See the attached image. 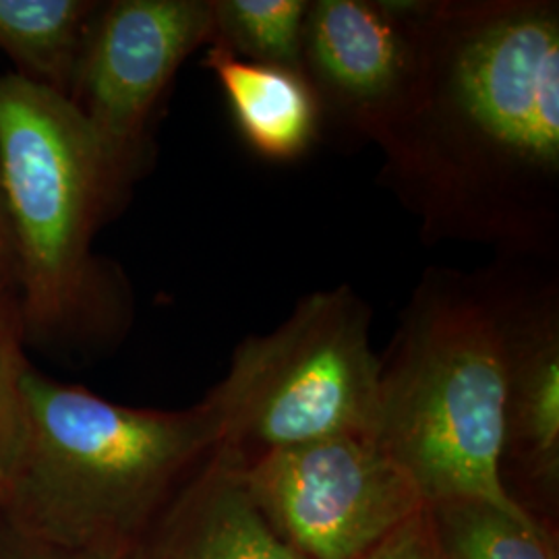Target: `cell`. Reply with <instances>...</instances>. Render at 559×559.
Masks as SVG:
<instances>
[{"label": "cell", "instance_id": "cell-1", "mask_svg": "<svg viewBox=\"0 0 559 559\" xmlns=\"http://www.w3.org/2000/svg\"><path fill=\"white\" fill-rule=\"evenodd\" d=\"M415 48L373 143L427 242L551 261L559 245V4L399 0Z\"/></svg>", "mask_w": 559, "mask_h": 559}, {"label": "cell", "instance_id": "cell-2", "mask_svg": "<svg viewBox=\"0 0 559 559\" xmlns=\"http://www.w3.org/2000/svg\"><path fill=\"white\" fill-rule=\"evenodd\" d=\"M21 441L0 483V522L29 539L127 558L221 441L207 399L133 408L87 388L21 381Z\"/></svg>", "mask_w": 559, "mask_h": 559}, {"label": "cell", "instance_id": "cell-3", "mask_svg": "<svg viewBox=\"0 0 559 559\" xmlns=\"http://www.w3.org/2000/svg\"><path fill=\"white\" fill-rule=\"evenodd\" d=\"M506 348L496 286L480 272L429 270L381 359L376 440L423 500H473L524 514L506 487Z\"/></svg>", "mask_w": 559, "mask_h": 559}, {"label": "cell", "instance_id": "cell-4", "mask_svg": "<svg viewBox=\"0 0 559 559\" xmlns=\"http://www.w3.org/2000/svg\"><path fill=\"white\" fill-rule=\"evenodd\" d=\"M122 191L73 102L17 73L0 75V198L25 330L59 334L92 311L90 245Z\"/></svg>", "mask_w": 559, "mask_h": 559}, {"label": "cell", "instance_id": "cell-5", "mask_svg": "<svg viewBox=\"0 0 559 559\" xmlns=\"http://www.w3.org/2000/svg\"><path fill=\"white\" fill-rule=\"evenodd\" d=\"M381 359L371 309L348 286L316 290L270 334L242 340L205 396L221 419L218 450L247 466L332 438H373Z\"/></svg>", "mask_w": 559, "mask_h": 559}, {"label": "cell", "instance_id": "cell-6", "mask_svg": "<svg viewBox=\"0 0 559 559\" xmlns=\"http://www.w3.org/2000/svg\"><path fill=\"white\" fill-rule=\"evenodd\" d=\"M263 519L305 559H357L427 506L373 438H332L240 466Z\"/></svg>", "mask_w": 559, "mask_h": 559}, {"label": "cell", "instance_id": "cell-7", "mask_svg": "<svg viewBox=\"0 0 559 559\" xmlns=\"http://www.w3.org/2000/svg\"><path fill=\"white\" fill-rule=\"evenodd\" d=\"M212 38L210 0H112L90 23L69 100L122 189L180 64Z\"/></svg>", "mask_w": 559, "mask_h": 559}, {"label": "cell", "instance_id": "cell-8", "mask_svg": "<svg viewBox=\"0 0 559 559\" xmlns=\"http://www.w3.org/2000/svg\"><path fill=\"white\" fill-rule=\"evenodd\" d=\"M506 348L503 464L545 500L559 491V284L551 261L491 267Z\"/></svg>", "mask_w": 559, "mask_h": 559}, {"label": "cell", "instance_id": "cell-9", "mask_svg": "<svg viewBox=\"0 0 559 559\" xmlns=\"http://www.w3.org/2000/svg\"><path fill=\"white\" fill-rule=\"evenodd\" d=\"M415 48L399 0H309L300 71L323 127L371 141L404 100Z\"/></svg>", "mask_w": 559, "mask_h": 559}, {"label": "cell", "instance_id": "cell-10", "mask_svg": "<svg viewBox=\"0 0 559 559\" xmlns=\"http://www.w3.org/2000/svg\"><path fill=\"white\" fill-rule=\"evenodd\" d=\"M124 559H305L263 519L239 462L218 448Z\"/></svg>", "mask_w": 559, "mask_h": 559}, {"label": "cell", "instance_id": "cell-11", "mask_svg": "<svg viewBox=\"0 0 559 559\" xmlns=\"http://www.w3.org/2000/svg\"><path fill=\"white\" fill-rule=\"evenodd\" d=\"M205 69L216 78L247 145L270 162H295L320 141V100L300 71L235 57L210 44Z\"/></svg>", "mask_w": 559, "mask_h": 559}, {"label": "cell", "instance_id": "cell-12", "mask_svg": "<svg viewBox=\"0 0 559 559\" xmlns=\"http://www.w3.org/2000/svg\"><path fill=\"white\" fill-rule=\"evenodd\" d=\"M102 2L0 0V52L23 80L69 98L90 23Z\"/></svg>", "mask_w": 559, "mask_h": 559}, {"label": "cell", "instance_id": "cell-13", "mask_svg": "<svg viewBox=\"0 0 559 559\" xmlns=\"http://www.w3.org/2000/svg\"><path fill=\"white\" fill-rule=\"evenodd\" d=\"M441 559H554L558 535L533 512L514 514L485 501L427 506Z\"/></svg>", "mask_w": 559, "mask_h": 559}, {"label": "cell", "instance_id": "cell-14", "mask_svg": "<svg viewBox=\"0 0 559 559\" xmlns=\"http://www.w3.org/2000/svg\"><path fill=\"white\" fill-rule=\"evenodd\" d=\"M210 44L242 60L300 71L309 0H210Z\"/></svg>", "mask_w": 559, "mask_h": 559}, {"label": "cell", "instance_id": "cell-15", "mask_svg": "<svg viewBox=\"0 0 559 559\" xmlns=\"http://www.w3.org/2000/svg\"><path fill=\"white\" fill-rule=\"evenodd\" d=\"M23 318L9 288L0 286V483L17 456L21 441V381L29 365L23 355Z\"/></svg>", "mask_w": 559, "mask_h": 559}, {"label": "cell", "instance_id": "cell-16", "mask_svg": "<svg viewBox=\"0 0 559 559\" xmlns=\"http://www.w3.org/2000/svg\"><path fill=\"white\" fill-rule=\"evenodd\" d=\"M357 559H441L427 506Z\"/></svg>", "mask_w": 559, "mask_h": 559}, {"label": "cell", "instance_id": "cell-17", "mask_svg": "<svg viewBox=\"0 0 559 559\" xmlns=\"http://www.w3.org/2000/svg\"><path fill=\"white\" fill-rule=\"evenodd\" d=\"M0 559H124L96 551L69 549L13 533L0 522Z\"/></svg>", "mask_w": 559, "mask_h": 559}, {"label": "cell", "instance_id": "cell-18", "mask_svg": "<svg viewBox=\"0 0 559 559\" xmlns=\"http://www.w3.org/2000/svg\"><path fill=\"white\" fill-rule=\"evenodd\" d=\"M11 284H17V263H15L11 228H9L4 205L0 198V286L9 288Z\"/></svg>", "mask_w": 559, "mask_h": 559}, {"label": "cell", "instance_id": "cell-19", "mask_svg": "<svg viewBox=\"0 0 559 559\" xmlns=\"http://www.w3.org/2000/svg\"><path fill=\"white\" fill-rule=\"evenodd\" d=\"M554 559H559V556H556V558H554Z\"/></svg>", "mask_w": 559, "mask_h": 559}]
</instances>
